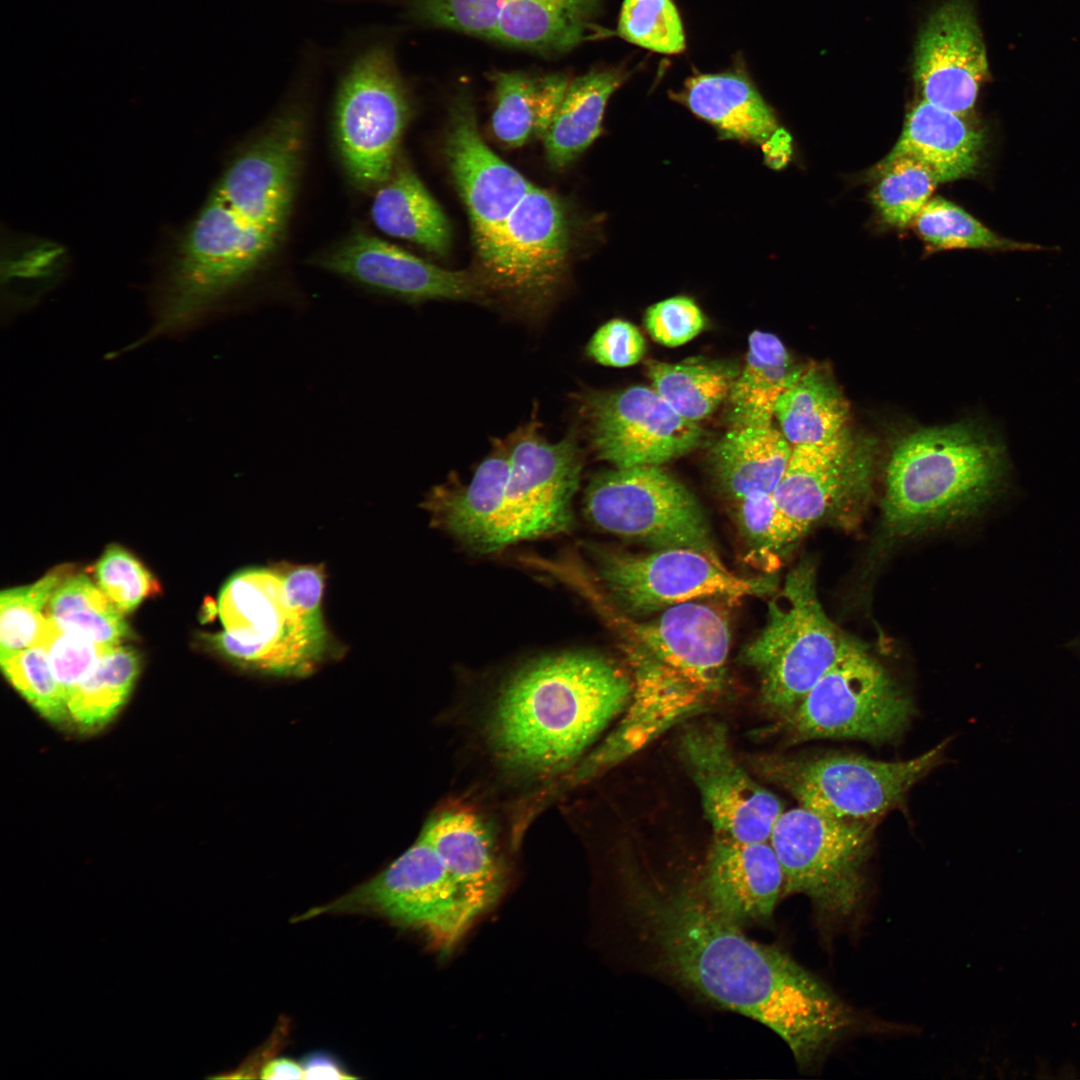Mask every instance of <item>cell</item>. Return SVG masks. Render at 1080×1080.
Instances as JSON below:
<instances>
[{"label": "cell", "mask_w": 1080, "mask_h": 1080, "mask_svg": "<svg viewBox=\"0 0 1080 1080\" xmlns=\"http://www.w3.org/2000/svg\"><path fill=\"white\" fill-rule=\"evenodd\" d=\"M627 906L656 966L711 1003L751 1018L788 1045L801 1066L844 1037L854 1014L825 983L778 947L746 936L697 885L637 881Z\"/></svg>", "instance_id": "cell-1"}, {"label": "cell", "mask_w": 1080, "mask_h": 1080, "mask_svg": "<svg viewBox=\"0 0 1080 1080\" xmlns=\"http://www.w3.org/2000/svg\"><path fill=\"white\" fill-rule=\"evenodd\" d=\"M306 131L304 112L289 107L227 165L157 281L151 325L133 348L193 331L271 261L293 211Z\"/></svg>", "instance_id": "cell-2"}, {"label": "cell", "mask_w": 1080, "mask_h": 1080, "mask_svg": "<svg viewBox=\"0 0 1080 1080\" xmlns=\"http://www.w3.org/2000/svg\"><path fill=\"white\" fill-rule=\"evenodd\" d=\"M630 679L609 658L570 650L533 658L498 687L484 724L495 762L544 779L569 770L622 714Z\"/></svg>", "instance_id": "cell-3"}, {"label": "cell", "mask_w": 1080, "mask_h": 1080, "mask_svg": "<svg viewBox=\"0 0 1080 1080\" xmlns=\"http://www.w3.org/2000/svg\"><path fill=\"white\" fill-rule=\"evenodd\" d=\"M619 636L630 674L627 720L664 734L712 705L727 675L731 632L726 617L695 601L668 607L646 620L601 603Z\"/></svg>", "instance_id": "cell-4"}, {"label": "cell", "mask_w": 1080, "mask_h": 1080, "mask_svg": "<svg viewBox=\"0 0 1080 1080\" xmlns=\"http://www.w3.org/2000/svg\"><path fill=\"white\" fill-rule=\"evenodd\" d=\"M997 476L994 448L961 424L904 437L888 463L883 514L889 528L910 533L970 514Z\"/></svg>", "instance_id": "cell-5"}, {"label": "cell", "mask_w": 1080, "mask_h": 1080, "mask_svg": "<svg viewBox=\"0 0 1080 1080\" xmlns=\"http://www.w3.org/2000/svg\"><path fill=\"white\" fill-rule=\"evenodd\" d=\"M223 630L201 635L231 662L277 676L312 672L329 648L322 620L300 614L286 594L277 568H249L230 577L220 591Z\"/></svg>", "instance_id": "cell-6"}, {"label": "cell", "mask_w": 1080, "mask_h": 1080, "mask_svg": "<svg viewBox=\"0 0 1080 1080\" xmlns=\"http://www.w3.org/2000/svg\"><path fill=\"white\" fill-rule=\"evenodd\" d=\"M846 637L820 602L814 564L804 560L769 601L764 626L740 658L757 673L764 705L787 718L835 662Z\"/></svg>", "instance_id": "cell-7"}, {"label": "cell", "mask_w": 1080, "mask_h": 1080, "mask_svg": "<svg viewBox=\"0 0 1080 1080\" xmlns=\"http://www.w3.org/2000/svg\"><path fill=\"white\" fill-rule=\"evenodd\" d=\"M410 113L391 48L377 43L356 55L340 79L334 120L340 158L359 189L374 192L388 179Z\"/></svg>", "instance_id": "cell-8"}, {"label": "cell", "mask_w": 1080, "mask_h": 1080, "mask_svg": "<svg viewBox=\"0 0 1080 1080\" xmlns=\"http://www.w3.org/2000/svg\"><path fill=\"white\" fill-rule=\"evenodd\" d=\"M875 822L830 817L798 806L783 811L769 842L783 869V896L802 894L824 919L858 909Z\"/></svg>", "instance_id": "cell-9"}, {"label": "cell", "mask_w": 1080, "mask_h": 1080, "mask_svg": "<svg viewBox=\"0 0 1080 1080\" xmlns=\"http://www.w3.org/2000/svg\"><path fill=\"white\" fill-rule=\"evenodd\" d=\"M585 514L608 533L653 549L687 548L722 562L694 494L660 466L616 468L587 486Z\"/></svg>", "instance_id": "cell-10"}, {"label": "cell", "mask_w": 1080, "mask_h": 1080, "mask_svg": "<svg viewBox=\"0 0 1080 1080\" xmlns=\"http://www.w3.org/2000/svg\"><path fill=\"white\" fill-rule=\"evenodd\" d=\"M588 553L609 602L635 618L705 597H764L777 587L771 576H739L693 549L633 554L590 545Z\"/></svg>", "instance_id": "cell-11"}, {"label": "cell", "mask_w": 1080, "mask_h": 1080, "mask_svg": "<svg viewBox=\"0 0 1080 1080\" xmlns=\"http://www.w3.org/2000/svg\"><path fill=\"white\" fill-rule=\"evenodd\" d=\"M505 444L510 471L482 554L566 533L574 524L573 498L581 473L574 438L551 443L530 422Z\"/></svg>", "instance_id": "cell-12"}, {"label": "cell", "mask_w": 1080, "mask_h": 1080, "mask_svg": "<svg viewBox=\"0 0 1080 1080\" xmlns=\"http://www.w3.org/2000/svg\"><path fill=\"white\" fill-rule=\"evenodd\" d=\"M344 912H375L419 929L443 953L452 950L479 916L434 848L420 834L375 877L298 919Z\"/></svg>", "instance_id": "cell-13"}, {"label": "cell", "mask_w": 1080, "mask_h": 1080, "mask_svg": "<svg viewBox=\"0 0 1080 1080\" xmlns=\"http://www.w3.org/2000/svg\"><path fill=\"white\" fill-rule=\"evenodd\" d=\"M947 745L944 740L904 761L828 754L770 759L764 768L800 806L838 819L876 822L941 762Z\"/></svg>", "instance_id": "cell-14"}, {"label": "cell", "mask_w": 1080, "mask_h": 1080, "mask_svg": "<svg viewBox=\"0 0 1080 1080\" xmlns=\"http://www.w3.org/2000/svg\"><path fill=\"white\" fill-rule=\"evenodd\" d=\"M913 713L910 699L858 641L846 637L830 668L787 717L798 740H889Z\"/></svg>", "instance_id": "cell-15"}, {"label": "cell", "mask_w": 1080, "mask_h": 1080, "mask_svg": "<svg viewBox=\"0 0 1080 1080\" xmlns=\"http://www.w3.org/2000/svg\"><path fill=\"white\" fill-rule=\"evenodd\" d=\"M871 457L844 431L818 444L793 446L785 472L773 492L775 516L769 564L814 525L839 517L868 489Z\"/></svg>", "instance_id": "cell-16"}, {"label": "cell", "mask_w": 1080, "mask_h": 1080, "mask_svg": "<svg viewBox=\"0 0 1080 1080\" xmlns=\"http://www.w3.org/2000/svg\"><path fill=\"white\" fill-rule=\"evenodd\" d=\"M570 224L550 192L533 187L478 249L487 286L527 305L545 301L567 266Z\"/></svg>", "instance_id": "cell-17"}, {"label": "cell", "mask_w": 1080, "mask_h": 1080, "mask_svg": "<svg viewBox=\"0 0 1080 1080\" xmlns=\"http://www.w3.org/2000/svg\"><path fill=\"white\" fill-rule=\"evenodd\" d=\"M680 755L698 788L714 836L769 841L783 813L782 803L736 760L724 725L708 721L686 727Z\"/></svg>", "instance_id": "cell-18"}, {"label": "cell", "mask_w": 1080, "mask_h": 1080, "mask_svg": "<svg viewBox=\"0 0 1080 1080\" xmlns=\"http://www.w3.org/2000/svg\"><path fill=\"white\" fill-rule=\"evenodd\" d=\"M583 408L594 451L616 468L660 466L695 449L704 435L645 386L591 395Z\"/></svg>", "instance_id": "cell-19"}, {"label": "cell", "mask_w": 1080, "mask_h": 1080, "mask_svg": "<svg viewBox=\"0 0 1080 1080\" xmlns=\"http://www.w3.org/2000/svg\"><path fill=\"white\" fill-rule=\"evenodd\" d=\"M312 263L367 290L407 302L476 300L486 295L482 277L441 268L364 231L321 251Z\"/></svg>", "instance_id": "cell-20"}, {"label": "cell", "mask_w": 1080, "mask_h": 1080, "mask_svg": "<svg viewBox=\"0 0 1080 1080\" xmlns=\"http://www.w3.org/2000/svg\"><path fill=\"white\" fill-rule=\"evenodd\" d=\"M987 75L986 48L971 3L943 2L916 45L914 77L923 100L966 117Z\"/></svg>", "instance_id": "cell-21"}, {"label": "cell", "mask_w": 1080, "mask_h": 1080, "mask_svg": "<svg viewBox=\"0 0 1080 1080\" xmlns=\"http://www.w3.org/2000/svg\"><path fill=\"white\" fill-rule=\"evenodd\" d=\"M445 154L467 208L478 250L533 185L486 145L465 91L456 96L450 109Z\"/></svg>", "instance_id": "cell-22"}, {"label": "cell", "mask_w": 1080, "mask_h": 1080, "mask_svg": "<svg viewBox=\"0 0 1080 1080\" xmlns=\"http://www.w3.org/2000/svg\"><path fill=\"white\" fill-rule=\"evenodd\" d=\"M785 878L769 841L714 836L696 883L709 905L743 927L770 919L784 893Z\"/></svg>", "instance_id": "cell-23"}, {"label": "cell", "mask_w": 1080, "mask_h": 1080, "mask_svg": "<svg viewBox=\"0 0 1080 1080\" xmlns=\"http://www.w3.org/2000/svg\"><path fill=\"white\" fill-rule=\"evenodd\" d=\"M673 97L709 123L721 139L761 148L770 167L780 168L788 161L790 136L743 71L696 73Z\"/></svg>", "instance_id": "cell-24"}, {"label": "cell", "mask_w": 1080, "mask_h": 1080, "mask_svg": "<svg viewBox=\"0 0 1080 1080\" xmlns=\"http://www.w3.org/2000/svg\"><path fill=\"white\" fill-rule=\"evenodd\" d=\"M420 835L479 915L497 902L506 872L495 833L481 814L464 806L442 808L425 822Z\"/></svg>", "instance_id": "cell-25"}, {"label": "cell", "mask_w": 1080, "mask_h": 1080, "mask_svg": "<svg viewBox=\"0 0 1080 1080\" xmlns=\"http://www.w3.org/2000/svg\"><path fill=\"white\" fill-rule=\"evenodd\" d=\"M983 145L984 135L965 116L922 99L907 114L898 140L881 161L912 158L940 184L974 174Z\"/></svg>", "instance_id": "cell-26"}, {"label": "cell", "mask_w": 1080, "mask_h": 1080, "mask_svg": "<svg viewBox=\"0 0 1080 1080\" xmlns=\"http://www.w3.org/2000/svg\"><path fill=\"white\" fill-rule=\"evenodd\" d=\"M792 448L772 424L732 427L713 449V468L721 489L735 504L773 494Z\"/></svg>", "instance_id": "cell-27"}, {"label": "cell", "mask_w": 1080, "mask_h": 1080, "mask_svg": "<svg viewBox=\"0 0 1080 1080\" xmlns=\"http://www.w3.org/2000/svg\"><path fill=\"white\" fill-rule=\"evenodd\" d=\"M370 214L374 225L388 236L439 255L450 247L446 215L400 154L388 179L374 191Z\"/></svg>", "instance_id": "cell-28"}, {"label": "cell", "mask_w": 1080, "mask_h": 1080, "mask_svg": "<svg viewBox=\"0 0 1080 1080\" xmlns=\"http://www.w3.org/2000/svg\"><path fill=\"white\" fill-rule=\"evenodd\" d=\"M602 0H505L492 40L557 55L585 39Z\"/></svg>", "instance_id": "cell-29"}, {"label": "cell", "mask_w": 1080, "mask_h": 1080, "mask_svg": "<svg viewBox=\"0 0 1080 1080\" xmlns=\"http://www.w3.org/2000/svg\"><path fill=\"white\" fill-rule=\"evenodd\" d=\"M625 79L623 70L604 68L570 81L560 109L544 135L551 166L566 167L600 135L608 100Z\"/></svg>", "instance_id": "cell-30"}, {"label": "cell", "mask_w": 1080, "mask_h": 1080, "mask_svg": "<svg viewBox=\"0 0 1080 1080\" xmlns=\"http://www.w3.org/2000/svg\"><path fill=\"white\" fill-rule=\"evenodd\" d=\"M803 371L775 335L751 333L744 369L727 397L732 427L772 424L779 397Z\"/></svg>", "instance_id": "cell-31"}, {"label": "cell", "mask_w": 1080, "mask_h": 1080, "mask_svg": "<svg viewBox=\"0 0 1080 1080\" xmlns=\"http://www.w3.org/2000/svg\"><path fill=\"white\" fill-rule=\"evenodd\" d=\"M775 415L793 446L829 441L846 431L849 408L840 389L823 369H804L781 394Z\"/></svg>", "instance_id": "cell-32"}, {"label": "cell", "mask_w": 1080, "mask_h": 1080, "mask_svg": "<svg viewBox=\"0 0 1080 1080\" xmlns=\"http://www.w3.org/2000/svg\"><path fill=\"white\" fill-rule=\"evenodd\" d=\"M489 77L495 96L492 130L505 145L520 147L552 114L563 73L495 71Z\"/></svg>", "instance_id": "cell-33"}, {"label": "cell", "mask_w": 1080, "mask_h": 1080, "mask_svg": "<svg viewBox=\"0 0 1080 1080\" xmlns=\"http://www.w3.org/2000/svg\"><path fill=\"white\" fill-rule=\"evenodd\" d=\"M139 671L135 649L110 647L68 698L70 720L85 732L104 727L127 701Z\"/></svg>", "instance_id": "cell-34"}, {"label": "cell", "mask_w": 1080, "mask_h": 1080, "mask_svg": "<svg viewBox=\"0 0 1080 1080\" xmlns=\"http://www.w3.org/2000/svg\"><path fill=\"white\" fill-rule=\"evenodd\" d=\"M45 614L60 628L103 646L120 645L130 635L123 613L83 574L60 583Z\"/></svg>", "instance_id": "cell-35"}, {"label": "cell", "mask_w": 1080, "mask_h": 1080, "mask_svg": "<svg viewBox=\"0 0 1080 1080\" xmlns=\"http://www.w3.org/2000/svg\"><path fill=\"white\" fill-rule=\"evenodd\" d=\"M652 388L682 417L698 422L728 397L736 378L720 364L689 360L681 363H647Z\"/></svg>", "instance_id": "cell-36"}, {"label": "cell", "mask_w": 1080, "mask_h": 1080, "mask_svg": "<svg viewBox=\"0 0 1080 1080\" xmlns=\"http://www.w3.org/2000/svg\"><path fill=\"white\" fill-rule=\"evenodd\" d=\"M871 200L888 225L904 228L916 220L939 184L922 163L908 157L880 161Z\"/></svg>", "instance_id": "cell-37"}, {"label": "cell", "mask_w": 1080, "mask_h": 1080, "mask_svg": "<svg viewBox=\"0 0 1080 1080\" xmlns=\"http://www.w3.org/2000/svg\"><path fill=\"white\" fill-rule=\"evenodd\" d=\"M71 568L57 567L37 582L14 587L0 595V658L37 643L46 624V606Z\"/></svg>", "instance_id": "cell-38"}, {"label": "cell", "mask_w": 1080, "mask_h": 1080, "mask_svg": "<svg viewBox=\"0 0 1080 1080\" xmlns=\"http://www.w3.org/2000/svg\"><path fill=\"white\" fill-rule=\"evenodd\" d=\"M914 224L921 238L937 250L1031 247L998 236L964 209L941 197L931 198Z\"/></svg>", "instance_id": "cell-39"}, {"label": "cell", "mask_w": 1080, "mask_h": 1080, "mask_svg": "<svg viewBox=\"0 0 1080 1080\" xmlns=\"http://www.w3.org/2000/svg\"><path fill=\"white\" fill-rule=\"evenodd\" d=\"M0 662L10 684L45 719L54 724L70 720L66 701L41 643L0 658Z\"/></svg>", "instance_id": "cell-40"}, {"label": "cell", "mask_w": 1080, "mask_h": 1080, "mask_svg": "<svg viewBox=\"0 0 1080 1080\" xmlns=\"http://www.w3.org/2000/svg\"><path fill=\"white\" fill-rule=\"evenodd\" d=\"M618 33L630 43L662 54L685 49L682 21L672 0H624Z\"/></svg>", "instance_id": "cell-41"}, {"label": "cell", "mask_w": 1080, "mask_h": 1080, "mask_svg": "<svg viewBox=\"0 0 1080 1080\" xmlns=\"http://www.w3.org/2000/svg\"><path fill=\"white\" fill-rule=\"evenodd\" d=\"M98 587L123 613H130L147 597L159 592V583L128 550L110 545L94 566Z\"/></svg>", "instance_id": "cell-42"}, {"label": "cell", "mask_w": 1080, "mask_h": 1080, "mask_svg": "<svg viewBox=\"0 0 1080 1080\" xmlns=\"http://www.w3.org/2000/svg\"><path fill=\"white\" fill-rule=\"evenodd\" d=\"M37 642L46 650L51 671L66 704L72 692L95 667L104 652L112 647L68 632L48 617Z\"/></svg>", "instance_id": "cell-43"}, {"label": "cell", "mask_w": 1080, "mask_h": 1080, "mask_svg": "<svg viewBox=\"0 0 1080 1080\" xmlns=\"http://www.w3.org/2000/svg\"><path fill=\"white\" fill-rule=\"evenodd\" d=\"M505 0H414L412 16L443 27L492 40Z\"/></svg>", "instance_id": "cell-44"}, {"label": "cell", "mask_w": 1080, "mask_h": 1080, "mask_svg": "<svg viewBox=\"0 0 1080 1080\" xmlns=\"http://www.w3.org/2000/svg\"><path fill=\"white\" fill-rule=\"evenodd\" d=\"M705 318L694 300L675 296L647 309L645 326L658 343L675 347L687 343L704 328Z\"/></svg>", "instance_id": "cell-45"}, {"label": "cell", "mask_w": 1080, "mask_h": 1080, "mask_svg": "<svg viewBox=\"0 0 1080 1080\" xmlns=\"http://www.w3.org/2000/svg\"><path fill=\"white\" fill-rule=\"evenodd\" d=\"M646 351L645 339L630 322L613 319L599 327L589 340L586 352L597 363L628 367L639 362Z\"/></svg>", "instance_id": "cell-46"}, {"label": "cell", "mask_w": 1080, "mask_h": 1080, "mask_svg": "<svg viewBox=\"0 0 1080 1080\" xmlns=\"http://www.w3.org/2000/svg\"><path fill=\"white\" fill-rule=\"evenodd\" d=\"M773 494L757 495L736 504V521L748 546L751 562L769 567V542L775 516Z\"/></svg>", "instance_id": "cell-47"}, {"label": "cell", "mask_w": 1080, "mask_h": 1080, "mask_svg": "<svg viewBox=\"0 0 1080 1080\" xmlns=\"http://www.w3.org/2000/svg\"><path fill=\"white\" fill-rule=\"evenodd\" d=\"M288 599L305 617L321 620V603L325 583L320 565H287L279 567Z\"/></svg>", "instance_id": "cell-48"}, {"label": "cell", "mask_w": 1080, "mask_h": 1080, "mask_svg": "<svg viewBox=\"0 0 1080 1080\" xmlns=\"http://www.w3.org/2000/svg\"><path fill=\"white\" fill-rule=\"evenodd\" d=\"M301 1065L304 1079H357L335 1057L324 1052H313L305 1056Z\"/></svg>", "instance_id": "cell-49"}, {"label": "cell", "mask_w": 1080, "mask_h": 1080, "mask_svg": "<svg viewBox=\"0 0 1080 1080\" xmlns=\"http://www.w3.org/2000/svg\"><path fill=\"white\" fill-rule=\"evenodd\" d=\"M262 1079H304L301 1062L286 1057L268 1061L260 1070Z\"/></svg>", "instance_id": "cell-50"}]
</instances>
